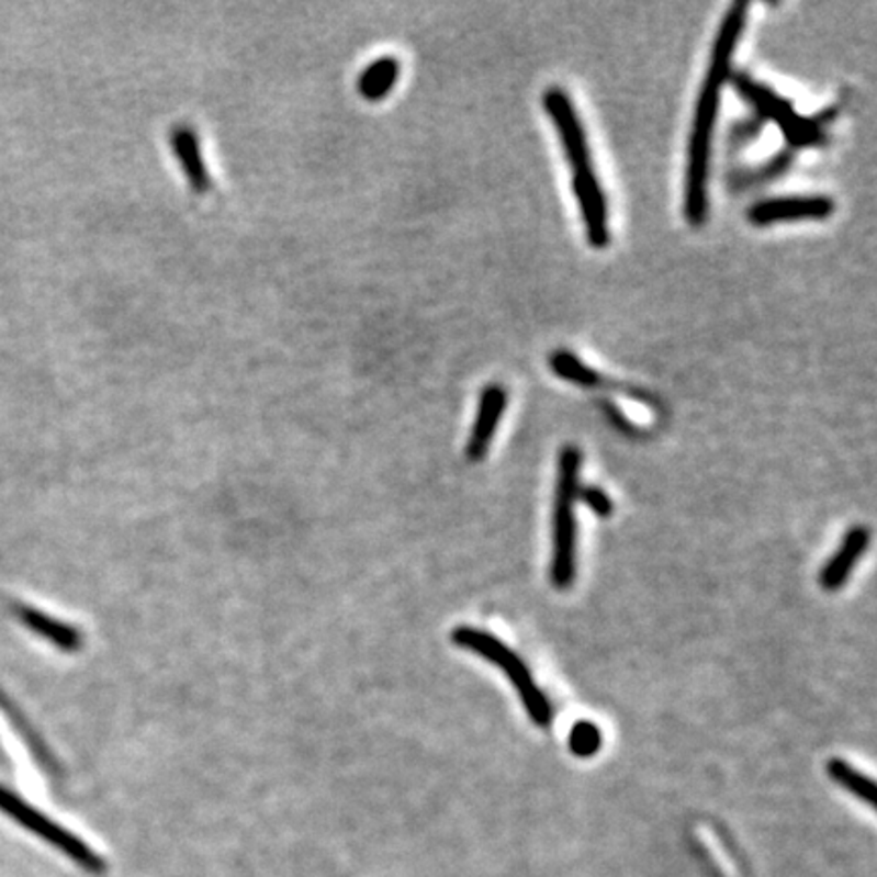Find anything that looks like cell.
<instances>
[{
  "instance_id": "1",
  "label": "cell",
  "mask_w": 877,
  "mask_h": 877,
  "mask_svg": "<svg viewBox=\"0 0 877 877\" xmlns=\"http://www.w3.org/2000/svg\"><path fill=\"white\" fill-rule=\"evenodd\" d=\"M747 11L750 7L743 0H738L729 7L717 33L701 94L697 100L695 121L688 140L687 190H685V216L693 226H702V222L707 220V210H709L707 179H709V159H711V138L721 104V92L731 74V61L738 49V43L742 40Z\"/></svg>"
},
{
  "instance_id": "2",
  "label": "cell",
  "mask_w": 877,
  "mask_h": 877,
  "mask_svg": "<svg viewBox=\"0 0 877 877\" xmlns=\"http://www.w3.org/2000/svg\"><path fill=\"white\" fill-rule=\"evenodd\" d=\"M581 451L567 446L559 456L554 490L553 561L551 581L556 589H569L577 575V522L575 504L580 494Z\"/></svg>"
},
{
  "instance_id": "3",
  "label": "cell",
  "mask_w": 877,
  "mask_h": 877,
  "mask_svg": "<svg viewBox=\"0 0 877 877\" xmlns=\"http://www.w3.org/2000/svg\"><path fill=\"white\" fill-rule=\"evenodd\" d=\"M451 640L461 649L470 650L473 654L494 662L499 671H504L508 675L514 688L518 690L520 701L525 705L530 719L540 728L551 726L553 707L547 699V695L535 683L527 664L520 661L504 642H499L496 636L487 634L484 630L470 628V626H461L451 632Z\"/></svg>"
},
{
  "instance_id": "4",
  "label": "cell",
  "mask_w": 877,
  "mask_h": 877,
  "mask_svg": "<svg viewBox=\"0 0 877 877\" xmlns=\"http://www.w3.org/2000/svg\"><path fill=\"white\" fill-rule=\"evenodd\" d=\"M0 810L11 817L13 821L25 827L31 833H35L37 837L52 843L55 850L66 853L71 857L76 864L81 865L88 872H104V859L90 850L81 839L76 837L74 833L66 831L61 824L55 823L49 817H45L43 812L33 809L29 802H25L19 795H14L13 790H9L7 786L0 784Z\"/></svg>"
},
{
  "instance_id": "5",
  "label": "cell",
  "mask_w": 877,
  "mask_h": 877,
  "mask_svg": "<svg viewBox=\"0 0 877 877\" xmlns=\"http://www.w3.org/2000/svg\"><path fill=\"white\" fill-rule=\"evenodd\" d=\"M733 83L738 92L750 100L766 119L783 128L784 136L795 147H810L823 140V119L800 116L788 100L774 94L766 86L757 83L747 76H735Z\"/></svg>"
},
{
  "instance_id": "6",
  "label": "cell",
  "mask_w": 877,
  "mask_h": 877,
  "mask_svg": "<svg viewBox=\"0 0 877 877\" xmlns=\"http://www.w3.org/2000/svg\"><path fill=\"white\" fill-rule=\"evenodd\" d=\"M542 104L559 131V138L573 173L594 169L587 133L567 92L563 88H549L542 95Z\"/></svg>"
},
{
  "instance_id": "7",
  "label": "cell",
  "mask_w": 877,
  "mask_h": 877,
  "mask_svg": "<svg viewBox=\"0 0 877 877\" xmlns=\"http://www.w3.org/2000/svg\"><path fill=\"white\" fill-rule=\"evenodd\" d=\"M835 202L827 195H795L764 200L750 207L747 217L754 226H769L778 222H800V220H827L833 216Z\"/></svg>"
},
{
  "instance_id": "8",
  "label": "cell",
  "mask_w": 877,
  "mask_h": 877,
  "mask_svg": "<svg viewBox=\"0 0 877 877\" xmlns=\"http://www.w3.org/2000/svg\"><path fill=\"white\" fill-rule=\"evenodd\" d=\"M573 190L580 203L587 240L594 248H606L609 244L608 202L594 169L573 173Z\"/></svg>"
},
{
  "instance_id": "9",
  "label": "cell",
  "mask_w": 877,
  "mask_h": 877,
  "mask_svg": "<svg viewBox=\"0 0 877 877\" xmlns=\"http://www.w3.org/2000/svg\"><path fill=\"white\" fill-rule=\"evenodd\" d=\"M508 405V392L499 384H490L480 396L477 415L473 423L470 441L465 447V456L473 463L486 458L490 446L494 441V435L498 431L499 419Z\"/></svg>"
},
{
  "instance_id": "10",
  "label": "cell",
  "mask_w": 877,
  "mask_h": 877,
  "mask_svg": "<svg viewBox=\"0 0 877 877\" xmlns=\"http://www.w3.org/2000/svg\"><path fill=\"white\" fill-rule=\"evenodd\" d=\"M169 145L176 155L177 162L183 169V176L190 183L191 191L205 195L214 188L212 176L203 159L202 140L198 131L190 124H176L169 135Z\"/></svg>"
},
{
  "instance_id": "11",
  "label": "cell",
  "mask_w": 877,
  "mask_h": 877,
  "mask_svg": "<svg viewBox=\"0 0 877 877\" xmlns=\"http://www.w3.org/2000/svg\"><path fill=\"white\" fill-rule=\"evenodd\" d=\"M869 547V530L865 527H853L843 537L839 544L837 553L824 565L821 571V585L824 592H837L853 573L857 561L864 556Z\"/></svg>"
},
{
  "instance_id": "12",
  "label": "cell",
  "mask_w": 877,
  "mask_h": 877,
  "mask_svg": "<svg viewBox=\"0 0 877 877\" xmlns=\"http://www.w3.org/2000/svg\"><path fill=\"white\" fill-rule=\"evenodd\" d=\"M401 78V61L392 55L379 57L368 64V68L358 78V92L368 102H380L391 94Z\"/></svg>"
},
{
  "instance_id": "13",
  "label": "cell",
  "mask_w": 877,
  "mask_h": 877,
  "mask_svg": "<svg viewBox=\"0 0 877 877\" xmlns=\"http://www.w3.org/2000/svg\"><path fill=\"white\" fill-rule=\"evenodd\" d=\"M21 620L25 621L27 628L35 630L45 640H49L57 649L68 650V652L80 649V634L74 628H69L68 623H61V621L54 620L37 609L31 608L21 609Z\"/></svg>"
},
{
  "instance_id": "14",
  "label": "cell",
  "mask_w": 877,
  "mask_h": 877,
  "mask_svg": "<svg viewBox=\"0 0 877 877\" xmlns=\"http://www.w3.org/2000/svg\"><path fill=\"white\" fill-rule=\"evenodd\" d=\"M827 774L845 790H850L851 795L859 800L867 802L869 807H876V784L862 774L859 769L850 766L845 760L841 757H833L827 762Z\"/></svg>"
},
{
  "instance_id": "15",
  "label": "cell",
  "mask_w": 877,
  "mask_h": 877,
  "mask_svg": "<svg viewBox=\"0 0 877 877\" xmlns=\"http://www.w3.org/2000/svg\"><path fill=\"white\" fill-rule=\"evenodd\" d=\"M549 366H551V370L559 379L567 380L571 384L587 386V389L601 384V376L595 372L594 368L583 364L573 351H553L549 356Z\"/></svg>"
},
{
  "instance_id": "16",
  "label": "cell",
  "mask_w": 877,
  "mask_h": 877,
  "mask_svg": "<svg viewBox=\"0 0 877 877\" xmlns=\"http://www.w3.org/2000/svg\"><path fill=\"white\" fill-rule=\"evenodd\" d=\"M601 731L589 721H580L569 733V747L575 756H594L595 752L601 747Z\"/></svg>"
},
{
  "instance_id": "17",
  "label": "cell",
  "mask_w": 877,
  "mask_h": 877,
  "mask_svg": "<svg viewBox=\"0 0 877 877\" xmlns=\"http://www.w3.org/2000/svg\"><path fill=\"white\" fill-rule=\"evenodd\" d=\"M577 499L583 504H587L597 516L608 518L609 514L614 513V502L609 498L608 494L597 486L580 487Z\"/></svg>"
}]
</instances>
